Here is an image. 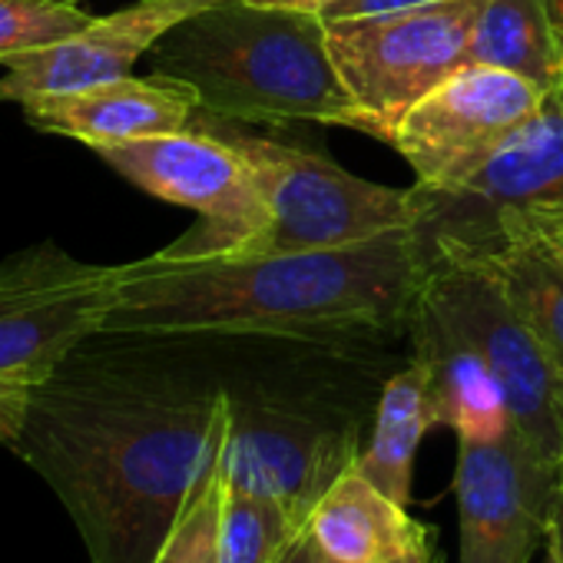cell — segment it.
Listing matches in <instances>:
<instances>
[{"label": "cell", "mask_w": 563, "mask_h": 563, "mask_svg": "<svg viewBox=\"0 0 563 563\" xmlns=\"http://www.w3.org/2000/svg\"><path fill=\"white\" fill-rule=\"evenodd\" d=\"M31 126L87 143L90 150L189 130L196 97L163 77H123L67 93H37L18 103Z\"/></svg>", "instance_id": "obj_14"}, {"label": "cell", "mask_w": 563, "mask_h": 563, "mask_svg": "<svg viewBox=\"0 0 563 563\" xmlns=\"http://www.w3.org/2000/svg\"><path fill=\"white\" fill-rule=\"evenodd\" d=\"M306 533L335 563H395L428 550V530L355 464L316 504Z\"/></svg>", "instance_id": "obj_16"}, {"label": "cell", "mask_w": 563, "mask_h": 563, "mask_svg": "<svg viewBox=\"0 0 563 563\" xmlns=\"http://www.w3.org/2000/svg\"><path fill=\"white\" fill-rule=\"evenodd\" d=\"M560 484L563 464L514 428L497 441H457V563H530L547 547Z\"/></svg>", "instance_id": "obj_12"}, {"label": "cell", "mask_w": 563, "mask_h": 563, "mask_svg": "<svg viewBox=\"0 0 563 563\" xmlns=\"http://www.w3.org/2000/svg\"><path fill=\"white\" fill-rule=\"evenodd\" d=\"M553 4H556V14H560V24H563V0H553Z\"/></svg>", "instance_id": "obj_30"}, {"label": "cell", "mask_w": 563, "mask_h": 563, "mask_svg": "<svg viewBox=\"0 0 563 563\" xmlns=\"http://www.w3.org/2000/svg\"><path fill=\"white\" fill-rule=\"evenodd\" d=\"M120 265L80 262L37 242L0 265V378L44 382L93 335L117 296Z\"/></svg>", "instance_id": "obj_10"}, {"label": "cell", "mask_w": 563, "mask_h": 563, "mask_svg": "<svg viewBox=\"0 0 563 563\" xmlns=\"http://www.w3.org/2000/svg\"><path fill=\"white\" fill-rule=\"evenodd\" d=\"M428 275L415 232L289 255H169L120 265L100 335H258L322 349L408 335Z\"/></svg>", "instance_id": "obj_2"}, {"label": "cell", "mask_w": 563, "mask_h": 563, "mask_svg": "<svg viewBox=\"0 0 563 563\" xmlns=\"http://www.w3.org/2000/svg\"><path fill=\"white\" fill-rule=\"evenodd\" d=\"M252 166L262 196V229L232 255H289L345 249L372 239L415 232L411 189H391L352 176L302 146L262 136L222 133Z\"/></svg>", "instance_id": "obj_5"}, {"label": "cell", "mask_w": 563, "mask_h": 563, "mask_svg": "<svg viewBox=\"0 0 563 563\" xmlns=\"http://www.w3.org/2000/svg\"><path fill=\"white\" fill-rule=\"evenodd\" d=\"M296 537L299 533L268 504L222 481L219 530H216L219 563H278Z\"/></svg>", "instance_id": "obj_20"}, {"label": "cell", "mask_w": 563, "mask_h": 563, "mask_svg": "<svg viewBox=\"0 0 563 563\" xmlns=\"http://www.w3.org/2000/svg\"><path fill=\"white\" fill-rule=\"evenodd\" d=\"M424 4H441V0H339L319 11L325 21H342V18H365V14H388V11H405V8H424Z\"/></svg>", "instance_id": "obj_23"}, {"label": "cell", "mask_w": 563, "mask_h": 563, "mask_svg": "<svg viewBox=\"0 0 563 563\" xmlns=\"http://www.w3.org/2000/svg\"><path fill=\"white\" fill-rule=\"evenodd\" d=\"M219 0H140L110 18H93L80 34L27 54L0 77V100L21 103L37 93H67L133 77V67L186 18Z\"/></svg>", "instance_id": "obj_13"}, {"label": "cell", "mask_w": 563, "mask_h": 563, "mask_svg": "<svg viewBox=\"0 0 563 563\" xmlns=\"http://www.w3.org/2000/svg\"><path fill=\"white\" fill-rule=\"evenodd\" d=\"M57 4H80V0H57Z\"/></svg>", "instance_id": "obj_31"}, {"label": "cell", "mask_w": 563, "mask_h": 563, "mask_svg": "<svg viewBox=\"0 0 563 563\" xmlns=\"http://www.w3.org/2000/svg\"><path fill=\"white\" fill-rule=\"evenodd\" d=\"M93 153L143 192L199 212V222L163 249L169 255H232L262 229L265 209L249 159L209 126L113 143Z\"/></svg>", "instance_id": "obj_9"}, {"label": "cell", "mask_w": 563, "mask_h": 563, "mask_svg": "<svg viewBox=\"0 0 563 563\" xmlns=\"http://www.w3.org/2000/svg\"><path fill=\"white\" fill-rule=\"evenodd\" d=\"M146 60L153 77L186 87L202 117L362 126L316 11L219 0L176 24Z\"/></svg>", "instance_id": "obj_3"}, {"label": "cell", "mask_w": 563, "mask_h": 563, "mask_svg": "<svg viewBox=\"0 0 563 563\" xmlns=\"http://www.w3.org/2000/svg\"><path fill=\"white\" fill-rule=\"evenodd\" d=\"M563 378V235L540 219L500 225L477 255Z\"/></svg>", "instance_id": "obj_17"}, {"label": "cell", "mask_w": 563, "mask_h": 563, "mask_svg": "<svg viewBox=\"0 0 563 563\" xmlns=\"http://www.w3.org/2000/svg\"><path fill=\"white\" fill-rule=\"evenodd\" d=\"M467 64L510 70L543 93L563 90V24L553 0H484Z\"/></svg>", "instance_id": "obj_18"}, {"label": "cell", "mask_w": 563, "mask_h": 563, "mask_svg": "<svg viewBox=\"0 0 563 563\" xmlns=\"http://www.w3.org/2000/svg\"><path fill=\"white\" fill-rule=\"evenodd\" d=\"M34 385L37 382H27V378H0V444L11 448L14 434L21 431Z\"/></svg>", "instance_id": "obj_22"}, {"label": "cell", "mask_w": 563, "mask_h": 563, "mask_svg": "<svg viewBox=\"0 0 563 563\" xmlns=\"http://www.w3.org/2000/svg\"><path fill=\"white\" fill-rule=\"evenodd\" d=\"M547 563H563V560H560V553H556V547H553V543H547Z\"/></svg>", "instance_id": "obj_29"}, {"label": "cell", "mask_w": 563, "mask_h": 563, "mask_svg": "<svg viewBox=\"0 0 563 563\" xmlns=\"http://www.w3.org/2000/svg\"><path fill=\"white\" fill-rule=\"evenodd\" d=\"M411 196L424 255H477L507 222L563 216V90L547 93L464 186L451 192L415 186Z\"/></svg>", "instance_id": "obj_8"}, {"label": "cell", "mask_w": 563, "mask_h": 563, "mask_svg": "<svg viewBox=\"0 0 563 563\" xmlns=\"http://www.w3.org/2000/svg\"><path fill=\"white\" fill-rule=\"evenodd\" d=\"M258 4H278V8H299V11H325L329 4H339V0H258Z\"/></svg>", "instance_id": "obj_26"}, {"label": "cell", "mask_w": 563, "mask_h": 563, "mask_svg": "<svg viewBox=\"0 0 563 563\" xmlns=\"http://www.w3.org/2000/svg\"><path fill=\"white\" fill-rule=\"evenodd\" d=\"M93 18L77 4H57V0H0V64L11 67L14 60L47 51L84 27Z\"/></svg>", "instance_id": "obj_21"}, {"label": "cell", "mask_w": 563, "mask_h": 563, "mask_svg": "<svg viewBox=\"0 0 563 563\" xmlns=\"http://www.w3.org/2000/svg\"><path fill=\"white\" fill-rule=\"evenodd\" d=\"M316 560H319V563H335V560H329V556H322V553H316ZM395 563H434V556H431V547H428V550H421V553H415V556H405V560H395Z\"/></svg>", "instance_id": "obj_27"}, {"label": "cell", "mask_w": 563, "mask_h": 563, "mask_svg": "<svg viewBox=\"0 0 563 563\" xmlns=\"http://www.w3.org/2000/svg\"><path fill=\"white\" fill-rule=\"evenodd\" d=\"M278 563H319V560H316V547H312V540H309V533H306V530L289 543V550L282 553V560H278Z\"/></svg>", "instance_id": "obj_24"}, {"label": "cell", "mask_w": 563, "mask_h": 563, "mask_svg": "<svg viewBox=\"0 0 563 563\" xmlns=\"http://www.w3.org/2000/svg\"><path fill=\"white\" fill-rule=\"evenodd\" d=\"M540 222H547V225H550L553 232H560V235H563V216H553V219H540Z\"/></svg>", "instance_id": "obj_28"}, {"label": "cell", "mask_w": 563, "mask_h": 563, "mask_svg": "<svg viewBox=\"0 0 563 563\" xmlns=\"http://www.w3.org/2000/svg\"><path fill=\"white\" fill-rule=\"evenodd\" d=\"M225 395V484L302 533L322 494L358 461V411L329 382H255Z\"/></svg>", "instance_id": "obj_4"}, {"label": "cell", "mask_w": 563, "mask_h": 563, "mask_svg": "<svg viewBox=\"0 0 563 563\" xmlns=\"http://www.w3.org/2000/svg\"><path fill=\"white\" fill-rule=\"evenodd\" d=\"M421 302L444 316L494 372L514 431L547 461L563 464V378L520 322L481 258L428 255Z\"/></svg>", "instance_id": "obj_7"}, {"label": "cell", "mask_w": 563, "mask_h": 563, "mask_svg": "<svg viewBox=\"0 0 563 563\" xmlns=\"http://www.w3.org/2000/svg\"><path fill=\"white\" fill-rule=\"evenodd\" d=\"M225 431L222 385L64 362L34 385L11 451L54 487L90 563H153Z\"/></svg>", "instance_id": "obj_1"}, {"label": "cell", "mask_w": 563, "mask_h": 563, "mask_svg": "<svg viewBox=\"0 0 563 563\" xmlns=\"http://www.w3.org/2000/svg\"><path fill=\"white\" fill-rule=\"evenodd\" d=\"M428 428H434L428 378L418 362H408L401 372H395L382 385L375 411H372V434H368V444L358 451L355 467L378 490H385L391 500L408 507L411 481H415V457Z\"/></svg>", "instance_id": "obj_19"}, {"label": "cell", "mask_w": 563, "mask_h": 563, "mask_svg": "<svg viewBox=\"0 0 563 563\" xmlns=\"http://www.w3.org/2000/svg\"><path fill=\"white\" fill-rule=\"evenodd\" d=\"M408 339L415 349L411 362H418L428 378L438 428H451L457 441H497L514 428L487 362L444 316L421 302V292L408 322Z\"/></svg>", "instance_id": "obj_15"}, {"label": "cell", "mask_w": 563, "mask_h": 563, "mask_svg": "<svg viewBox=\"0 0 563 563\" xmlns=\"http://www.w3.org/2000/svg\"><path fill=\"white\" fill-rule=\"evenodd\" d=\"M547 543L556 547L560 560H563V484H560V497H556V510H553V527H550V537Z\"/></svg>", "instance_id": "obj_25"}, {"label": "cell", "mask_w": 563, "mask_h": 563, "mask_svg": "<svg viewBox=\"0 0 563 563\" xmlns=\"http://www.w3.org/2000/svg\"><path fill=\"white\" fill-rule=\"evenodd\" d=\"M543 97L510 70L464 64L398 120L388 143L411 163L415 186L451 192L540 110Z\"/></svg>", "instance_id": "obj_11"}, {"label": "cell", "mask_w": 563, "mask_h": 563, "mask_svg": "<svg viewBox=\"0 0 563 563\" xmlns=\"http://www.w3.org/2000/svg\"><path fill=\"white\" fill-rule=\"evenodd\" d=\"M484 0H441L388 14L325 21L335 70L352 93L362 133L391 140L398 120L467 64Z\"/></svg>", "instance_id": "obj_6"}]
</instances>
